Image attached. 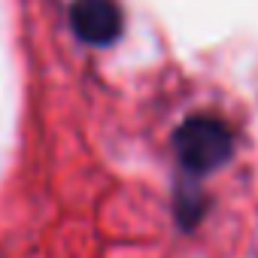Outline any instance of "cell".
I'll list each match as a JSON object with an SVG mask.
<instances>
[{"label": "cell", "mask_w": 258, "mask_h": 258, "mask_svg": "<svg viewBox=\"0 0 258 258\" xmlns=\"http://www.w3.org/2000/svg\"><path fill=\"white\" fill-rule=\"evenodd\" d=\"M70 22L91 46H106L121 34V10L115 0H73Z\"/></svg>", "instance_id": "obj_2"}, {"label": "cell", "mask_w": 258, "mask_h": 258, "mask_svg": "<svg viewBox=\"0 0 258 258\" xmlns=\"http://www.w3.org/2000/svg\"><path fill=\"white\" fill-rule=\"evenodd\" d=\"M173 146H176V155L185 170L210 173L231 158L234 143H231V131L219 118L198 115V118H188L185 124H179V131L173 134Z\"/></svg>", "instance_id": "obj_1"}]
</instances>
